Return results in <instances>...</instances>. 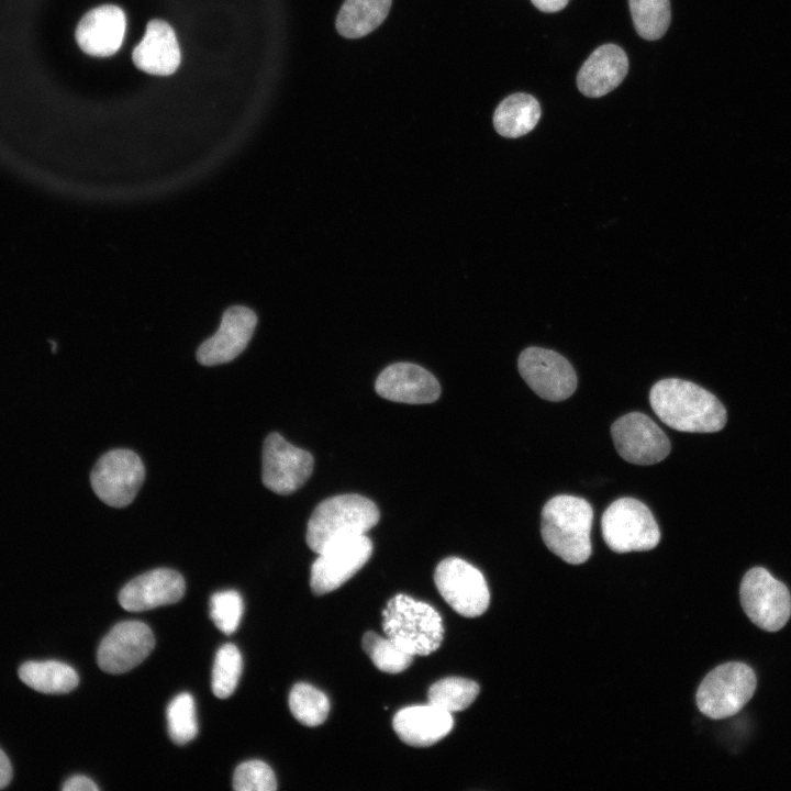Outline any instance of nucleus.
<instances>
[{"instance_id":"f257e3e1","label":"nucleus","mask_w":791,"mask_h":791,"mask_svg":"<svg viewBox=\"0 0 791 791\" xmlns=\"http://www.w3.org/2000/svg\"><path fill=\"white\" fill-rule=\"evenodd\" d=\"M649 402L666 425L680 432L714 433L726 424V410L721 401L687 380H659L650 389Z\"/></svg>"},{"instance_id":"f03ea898","label":"nucleus","mask_w":791,"mask_h":791,"mask_svg":"<svg viewBox=\"0 0 791 791\" xmlns=\"http://www.w3.org/2000/svg\"><path fill=\"white\" fill-rule=\"evenodd\" d=\"M593 510L582 498L560 494L543 508L541 533L547 548L568 564L579 565L591 555Z\"/></svg>"},{"instance_id":"7ed1b4c3","label":"nucleus","mask_w":791,"mask_h":791,"mask_svg":"<svg viewBox=\"0 0 791 791\" xmlns=\"http://www.w3.org/2000/svg\"><path fill=\"white\" fill-rule=\"evenodd\" d=\"M379 521L377 505L360 494H339L322 501L308 522L307 544L316 554L335 542L366 534Z\"/></svg>"},{"instance_id":"20e7f679","label":"nucleus","mask_w":791,"mask_h":791,"mask_svg":"<svg viewBox=\"0 0 791 791\" xmlns=\"http://www.w3.org/2000/svg\"><path fill=\"white\" fill-rule=\"evenodd\" d=\"M387 637L412 656H427L442 644L444 627L439 613L430 604L406 594H397L382 610Z\"/></svg>"},{"instance_id":"39448f33","label":"nucleus","mask_w":791,"mask_h":791,"mask_svg":"<svg viewBox=\"0 0 791 791\" xmlns=\"http://www.w3.org/2000/svg\"><path fill=\"white\" fill-rule=\"evenodd\" d=\"M754 670L740 661L725 662L710 671L697 691L702 714L722 720L737 714L756 691Z\"/></svg>"},{"instance_id":"423d86ee","label":"nucleus","mask_w":791,"mask_h":791,"mask_svg":"<svg viewBox=\"0 0 791 791\" xmlns=\"http://www.w3.org/2000/svg\"><path fill=\"white\" fill-rule=\"evenodd\" d=\"M601 528L604 542L616 553L649 550L660 541L650 510L633 498L612 502L602 515Z\"/></svg>"},{"instance_id":"0eeeda50","label":"nucleus","mask_w":791,"mask_h":791,"mask_svg":"<svg viewBox=\"0 0 791 791\" xmlns=\"http://www.w3.org/2000/svg\"><path fill=\"white\" fill-rule=\"evenodd\" d=\"M739 595L745 613L761 630L777 632L791 616L789 589L762 567H754L745 573Z\"/></svg>"},{"instance_id":"6e6552de","label":"nucleus","mask_w":791,"mask_h":791,"mask_svg":"<svg viewBox=\"0 0 791 791\" xmlns=\"http://www.w3.org/2000/svg\"><path fill=\"white\" fill-rule=\"evenodd\" d=\"M145 479L138 455L130 449H113L96 463L90 482L96 495L105 504L123 508L136 497Z\"/></svg>"},{"instance_id":"1a4fd4ad","label":"nucleus","mask_w":791,"mask_h":791,"mask_svg":"<svg viewBox=\"0 0 791 791\" xmlns=\"http://www.w3.org/2000/svg\"><path fill=\"white\" fill-rule=\"evenodd\" d=\"M434 582L444 600L463 616H479L489 606L490 592L483 575L464 559L442 560L435 569Z\"/></svg>"},{"instance_id":"9d476101","label":"nucleus","mask_w":791,"mask_h":791,"mask_svg":"<svg viewBox=\"0 0 791 791\" xmlns=\"http://www.w3.org/2000/svg\"><path fill=\"white\" fill-rule=\"evenodd\" d=\"M372 543L366 535L348 537L333 543L317 554L311 567L310 586L314 594L336 590L368 561Z\"/></svg>"},{"instance_id":"9b49d317","label":"nucleus","mask_w":791,"mask_h":791,"mask_svg":"<svg viewBox=\"0 0 791 791\" xmlns=\"http://www.w3.org/2000/svg\"><path fill=\"white\" fill-rule=\"evenodd\" d=\"M519 371L542 399L561 401L577 388V375L560 354L541 347H527L519 356Z\"/></svg>"},{"instance_id":"f8f14e48","label":"nucleus","mask_w":791,"mask_h":791,"mask_svg":"<svg viewBox=\"0 0 791 791\" xmlns=\"http://www.w3.org/2000/svg\"><path fill=\"white\" fill-rule=\"evenodd\" d=\"M313 456L290 443L280 434L270 433L263 447V483L278 494L297 491L313 470Z\"/></svg>"},{"instance_id":"ddd939ff","label":"nucleus","mask_w":791,"mask_h":791,"mask_svg":"<svg viewBox=\"0 0 791 791\" xmlns=\"http://www.w3.org/2000/svg\"><path fill=\"white\" fill-rule=\"evenodd\" d=\"M619 455L635 465H653L670 453V442L661 428L646 414L627 413L611 427Z\"/></svg>"},{"instance_id":"4468645a","label":"nucleus","mask_w":791,"mask_h":791,"mask_svg":"<svg viewBox=\"0 0 791 791\" xmlns=\"http://www.w3.org/2000/svg\"><path fill=\"white\" fill-rule=\"evenodd\" d=\"M154 646V635L145 623L120 622L102 638L97 662L108 673H123L140 665Z\"/></svg>"},{"instance_id":"2eb2a0df","label":"nucleus","mask_w":791,"mask_h":791,"mask_svg":"<svg viewBox=\"0 0 791 791\" xmlns=\"http://www.w3.org/2000/svg\"><path fill=\"white\" fill-rule=\"evenodd\" d=\"M257 324L253 310L242 305L226 309L218 331L197 350V360L203 366L232 361L247 346Z\"/></svg>"},{"instance_id":"dca6fc26","label":"nucleus","mask_w":791,"mask_h":791,"mask_svg":"<svg viewBox=\"0 0 791 791\" xmlns=\"http://www.w3.org/2000/svg\"><path fill=\"white\" fill-rule=\"evenodd\" d=\"M185 588L183 577L178 571L157 568L127 582L119 593V602L131 612L152 610L178 602Z\"/></svg>"},{"instance_id":"f3484780","label":"nucleus","mask_w":791,"mask_h":791,"mask_svg":"<svg viewBox=\"0 0 791 791\" xmlns=\"http://www.w3.org/2000/svg\"><path fill=\"white\" fill-rule=\"evenodd\" d=\"M375 388L383 399L410 404L431 403L441 394L436 378L421 366L410 363L388 366L378 376Z\"/></svg>"},{"instance_id":"a211bd4d","label":"nucleus","mask_w":791,"mask_h":791,"mask_svg":"<svg viewBox=\"0 0 791 791\" xmlns=\"http://www.w3.org/2000/svg\"><path fill=\"white\" fill-rule=\"evenodd\" d=\"M126 19L123 10L103 4L88 11L79 21L75 37L88 55L107 57L115 54L124 40Z\"/></svg>"},{"instance_id":"6ab92c4d","label":"nucleus","mask_w":791,"mask_h":791,"mask_svg":"<svg viewBox=\"0 0 791 791\" xmlns=\"http://www.w3.org/2000/svg\"><path fill=\"white\" fill-rule=\"evenodd\" d=\"M135 66L151 75L168 76L180 65L181 54L172 27L165 21L148 22L143 40L134 47Z\"/></svg>"},{"instance_id":"aec40b11","label":"nucleus","mask_w":791,"mask_h":791,"mask_svg":"<svg viewBox=\"0 0 791 791\" xmlns=\"http://www.w3.org/2000/svg\"><path fill=\"white\" fill-rule=\"evenodd\" d=\"M393 729L410 746L427 747L444 738L453 728L452 714L433 704L413 705L393 716Z\"/></svg>"},{"instance_id":"412c9836","label":"nucleus","mask_w":791,"mask_h":791,"mask_svg":"<svg viewBox=\"0 0 791 791\" xmlns=\"http://www.w3.org/2000/svg\"><path fill=\"white\" fill-rule=\"evenodd\" d=\"M627 70L628 58L625 52L615 44H604L581 66L577 75L578 89L590 98L602 97L623 81Z\"/></svg>"},{"instance_id":"4be33fe9","label":"nucleus","mask_w":791,"mask_h":791,"mask_svg":"<svg viewBox=\"0 0 791 791\" xmlns=\"http://www.w3.org/2000/svg\"><path fill=\"white\" fill-rule=\"evenodd\" d=\"M541 118L538 101L527 93L506 97L495 109L493 125L504 137L515 138L531 132Z\"/></svg>"},{"instance_id":"5701e85b","label":"nucleus","mask_w":791,"mask_h":791,"mask_svg":"<svg viewBox=\"0 0 791 791\" xmlns=\"http://www.w3.org/2000/svg\"><path fill=\"white\" fill-rule=\"evenodd\" d=\"M392 0H345L337 19V32L347 38L363 37L386 19Z\"/></svg>"},{"instance_id":"b1692460","label":"nucleus","mask_w":791,"mask_h":791,"mask_svg":"<svg viewBox=\"0 0 791 791\" xmlns=\"http://www.w3.org/2000/svg\"><path fill=\"white\" fill-rule=\"evenodd\" d=\"M20 679L35 691L62 694L74 690L79 682L76 670L62 661H26L19 668Z\"/></svg>"},{"instance_id":"393cba45","label":"nucleus","mask_w":791,"mask_h":791,"mask_svg":"<svg viewBox=\"0 0 791 791\" xmlns=\"http://www.w3.org/2000/svg\"><path fill=\"white\" fill-rule=\"evenodd\" d=\"M477 682L450 677L433 683L427 693L428 703L449 713L467 709L479 693Z\"/></svg>"},{"instance_id":"a878e982","label":"nucleus","mask_w":791,"mask_h":791,"mask_svg":"<svg viewBox=\"0 0 791 791\" xmlns=\"http://www.w3.org/2000/svg\"><path fill=\"white\" fill-rule=\"evenodd\" d=\"M635 30L645 40L660 38L670 24L669 0H628Z\"/></svg>"},{"instance_id":"bb28decb","label":"nucleus","mask_w":791,"mask_h":791,"mask_svg":"<svg viewBox=\"0 0 791 791\" xmlns=\"http://www.w3.org/2000/svg\"><path fill=\"white\" fill-rule=\"evenodd\" d=\"M289 708L301 724L317 726L330 711V701L325 693L309 683L300 682L292 687L289 694Z\"/></svg>"},{"instance_id":"cd10ccee","label":"nucleus","mask_w":791,"mask_h":791,"mask_svg":"<svg viewBox=\"0 0 791 791\" xmlns=\"http://www.w3.org/2000/svg\"><path fill=\"white\" fill-rule=\"evenodd\" d=\"M242 668V655L234 644H224L219 648L214 658L211 681L215 697L225 699L235 691Z\"/></svg>"},{"instance_id":"c85d7f7f","label":"nucleus","mask_w":791,"mask_h":791,"mask_svg":"<svg viewBox=\"0 0 791 791\" xmlns=\"http://www.w3.org/2000/svg\"><path fill=\"white\" fill-rule=\"evenodd\" d=\"M365 653L381 671L398 673L405 670L413 661V656L391 639L383 638L375 632H367L361 642Z\"/></svg>"},{"instance_id":"c756f323","label":"nucleus","mask_w":791,"mask_h":791,"mask_svg":"<svg viewBox=\"0 0 791 791\" xmlns=\"http://www.w3.org/2000/svg\"><path fill=\"white\" fill-rule=\"evenodd\" d=\"M167 725L171 740L185 745L198 733L194 700L188 692L176 695L167 706Z\"/></svg>"},{"instance_id":"7c9ffc66","label":"nucleus","mask_w":791,"mask_h":791,"mask_svg":"<svg viewBox=\"0 0 791 791\" xmlns=\"http://www.w3.org/2000/svg\"><path fill=\"white\" fill-rule=\"evenodd\" d=\"M244 612L242 595L235 590L215 592L210 599V617L226 635L234 633Z\"/></svg>"},{"instance_id":"2f4dec72","label":"nucleus","mask_w":791,"mask_h":791,"mask_svg":"<svg viewBox=\"0 0 791 791\" xmlns=\"http://www.w3.org/2000/svg\"><path fill=\"white\" fill-rule=\"evenodd\" d=\"M233 788L236 791H275L277 779L266 762L257 759L247 760L235 768Z\"/></svg>"},{"instance_id":"473e14b6","label":"nucleus","mask_w":791,"mask_h":791,"mask_svg":"<svg viewBox=\"0 0 791 791\" xmlns=\"http://www.w3.org/2000/svg\"><path fill=\"white\" fill-rule=\"evenodd\" d=\"M64 791H98V786L86 776H73L63 786Z\"/></svg>"},{"instance_id":"72a5a7b5","label":"nucleus","mask_w":791,"mask_h":791,"mask_svg":"<svg viewBox=\"0 0 791 791\" xmlns=\"http://www.w3.org/2000/svg\"><path fill=\"white\" fill-rule=\"evenodd\" d=\"M541 11L552 13L562 10L569 0H531Z\"/></svg>"},{"instance_id":"f704fd0d","label":"nucleus","mask_w":791,"mask_h":791,"mask_svg":"<svg viewBox=\"0 0 791 791\" xmlns=\"http://www.w3.org/2000/svg\"><path fill=\"white\" fill-rule=\"evenodd\" d=\"M12 778V767L11 764L4 754V751L0 748V789L5 788Z\"/></svg>"}]
</instances>
